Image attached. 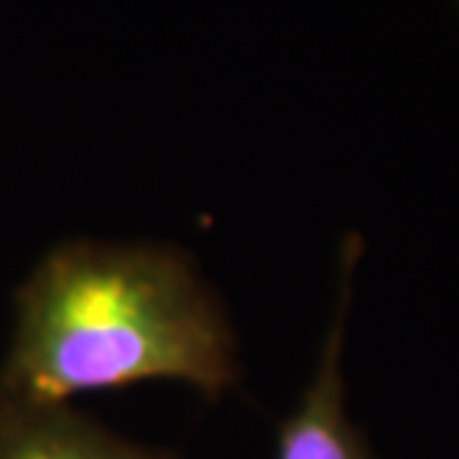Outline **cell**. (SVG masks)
<instances>
[{"instance_id":"2","label":"cell","mask_w":459,"mask_h":459,"mask_svg":"<svg viewBox=\"0 0 459 459\" xmlns=\"http://www.w3.org/2000/svg\"><path fill=\"white\" fill-rule=\"evenodd\" d=\"M362 250L365 246L358 232H350L340 246L334 309L329 316L319 362L299 403L281 424L276 459H376L365 434L347 411L342 365L347 319L352 312Z\"/></svg>"},{"instance_id":"4","label":"cell","mask_w":459,"mask_h":459,"mask_svg":"<svg viewBox=\"0 0 459 459\" xmlns=\"http://www.w3.org/2000/svg\"><path fill=\"white\" fill-rule=\"evenodd\" d=\"M457 5H459V0H457Z\"/></svg>"},{"instance_id":"1","label":"cell","mask_w":459,"mask_h":459,"mask_svg":"<svg viewBox=\"0 0 459 459\" xmlns=\"http://www.w3.org/2000/svg\"><path fill=\"white\" fill-rule=\"evenodd\" d=\"M13 309L0 394L21 401L174 380L212 403L243 377L228 307L179 246L65 240L33 265Z\"/></svg>"},{"instance_id":"3","label":"cell","mask_w":459,"mask_h":459,"mask_svg":"<svg viewBox=\"0 0 459 459\" xmlns=\"http://www.w3.org/2000/svg\"><path fill=\"white\" fill-rule=\"evenodd\" d=\"M0 459H181L133 442L72 403H31L0 394Z\"/></svg>"}]
</instances>
